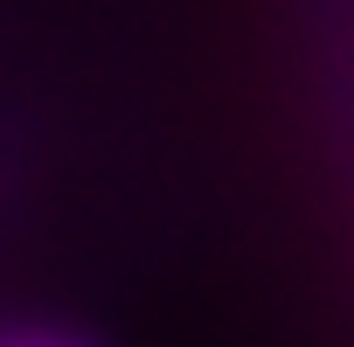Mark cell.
Listing matches in <instances>:
<instances>
[{
    "label": "cell",
    "mask_w": 354,
    "mask_h": 347,
    "mask_svg": "<svg viewBox=\"0 0 354 347\" xmlns=\"http://www.w3.org/2000/svg\"><path fill=\"white\" fill-rule=\"evenodd\" d=\"M0 347H84V340H63V333H0Z\"/></svg>",
    "instance_id": "cell-1"
}]
</instances>
